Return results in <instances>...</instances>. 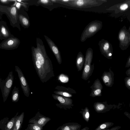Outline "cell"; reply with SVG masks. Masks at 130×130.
Instances as JSON below:
<instances>
[{"mask_svg": "<svg viewBox=\"0 0 130 130\" xmlns=\"http://www.w3.org/2000/svg\"><path fill=\"white\" fill-rule=\"evenodd\" d=\"M13 0H0V2L3 4H9L10 3L13 1Z\"/></svg>", "mask_w": 130, "mask_h": 130, "instance_id": "30", "label": "cell"}, {"mask_svg": "<svg viewBox=\"0 0 130 130\" xmlns=\"http://www.w3.org/2000/svg\"><path fill=\"white\" fill-rule=\"evenodd\" d=\"M43 127L35 124L29 123L25 130H42Z\"/></svg>", "mask_w": 130, "mask_h": 130, "instance_id": "24", "label": "cell"}, {"mask_svg": "<svg viewBox=\"0 0 130 130\" xmlns=\"http://www.w3.org/2000/svg\"><path fill=\"white\" fill-rule=\"evenodd\" d=\"M118 37L120 48L123 51L126 50L130 44V27L127 29L123 26L120 30Z\"/></svg>", "mask_w": 130, "mask_h": 130, "instance_id": "6", "label": "cell"}, {"mask_svg": "<svg viewBox=\"0 0 130 130\" xmlns=\"http://www.w3.org/2000/svg\"><path fill=\"white\" fill-rule=\"evenodd\" d=\"M24 112H22L19 116H17L12 130H20L23 122Z\"/></svg>", "mask_w": 130, "mask_h": 130, "instance_id": "20", "label": "cell"}, {"mask_svg": "<svg viewBox=\"0 0 130 130\" xmlns=\"http://www.w3.org/2000/svg\"><path fill=\"white\" fill-rule=\"evenodd\" d=\"M105 105L102 103H97L96 105V108L98 110H101L105 108Z\"/></svg>", "mask_w": 130, "mask_h": 130, "instance_id": "28", "label": "cell"}, {"mask_svg": "<svg viewBox=\"0 0 130 130\" xmlns=\"http://www.w3.org/2000/svg\"><path fill=\"white\" fill-rule=\"evenodd\" d=\"M51 2L50 0H40L38 2V3L41 4L43 5H48L51 3Z\"/></svg>", "mask_w": 130, "mask_h": 130, "instance_id": "29", "label": "cell"}, {"mask_svg": "<svg viewBox=\"0 0 130 130\" xmlns=\"http://www.w3.org/2000/svg\"><path fill=\"white\" fill-rule=\"evenodd\" d=\"M51 120L50 118L41 114L38 111L34 117L29 119L28 123L35 124L43 127Z\"/></svg>", "mask_w": 130, "mask_h": 130, "instance_id": "12", "label": "cell"}, {"mask_svg": "<svg viewBox=\"0 0 130 130\" xmlns=\"http://www.w3.org/2000/svg\"><path fill=\"white\" fill-rule=\"evenodd\" d=\"M55 89L56 90L54 92L55 94L68 98L72 97L73 94L76 93V91L73 89L63 86H58Z\"/></svg>", "mask_w": 130, "mask_h": 130, "instance_id": "14", "label": "cell"}, {"mask_svg": "<svg viewBox=\"0 0 130 130\" xmlns=\"http://www.w3.org/2000/svg\"><path fill=\"white\" fill-rule=\"evenodd\" d=\"M14 79L12 71L9 72L5 79L0 77V88L4 102L6 100L9 94L13 84Z\"/></svg>", "mask_w": 130, "mask_h": 130, "instance_id": "5", "label": "cell"}, {"mask_svg": "<svg viewBox=\"0 0 130 130\" xmlns=\"http://www.w3.org/2000/svg\"><path fill=\"white\" fill-rule=\"evenodd\" d=\"M89 113L88 112H87L85 115V117L86 118H89Z\"/></svg>", "mask_w": 130, "mask_h": 130, "instance_id": "35", "label": "cell"}, {"mask_svg": "<svg viewBox=\"0 0 130 130\" xmlns=\"http://www.w3.org/2000/svg\"><path fill=\"white\" fill-rule=\"evenodd\" d=\"M126 87L130 90V76L126 77L124 79Z\"/></svg>", "mask_w": 130, "mask_h": 130, "instance_id": "26", "label": "cell"}, {"mask_svg": "<svg viewBox=\"0 0 130 130\" xmlns=\"http://www.w3.org/2000/svg\"><path fill=\"white\" fill-rule=\"evenodd\" d=\"M12 118L8 123L5 130H12L17 117Z\"/></svg>", "mask_w": 130, "mask_h": 130, "instance_id": "25", "label": "cell"}, {"mask_svg": "<svg viewBox=\"0 0 130 130\" xmlns=\"http://www.w3.org/2000/svg\"><path fill=\"white\" fill-rule=\"evenodd\" d=\"M7 9L8 10V15L10 16L11 20L12 19L13 20L17 22L18 20V10L13 5L10 7H8Z\"/></svg>", "mask_w": 130, "mask_h": 130, "instance_id": "19", "label": "cell"}, {"mask_svg": "<svg viewBox=\"0 0 130 130\" xmlns=\"http://www.w3.org/2000/svg\"><path fill=\"white\" fill-rule=\"evenodd\" d=\"M52 95L54 99L59 102V103L56 104L58 108L65 110L72 108L73 101L70 98L55 94H53Z\"/></svg>", "mask_w": 130, "mask_h": 130, "instance_id": "8", "label": "cell"}, {"mask_svg": "<svg viewBox=\"0 0 130 130\" xmlns=\"http://www.w3.org/2000/svg\"><path fill=\"white\" fill-rule=\"evenodd\" d=\"M101 78L105 85L107 86L111 87L114 84V74L109 69V72H104L101 76Z\"/></svg>", "mask_w": 130, "mask_h": 130, "instance_id": "16", "label": "cell"}, {"mask_svg": "<svg viewBox=\"0 0 130 130\" xmlns=\"http://www.w3.org/2000/svg\"><path fill=\"white\" fill-rule=\"evenodd\" d=\"M20 43L19 39L14 36L4 40L0 43V49L10 50L17 48Z\"/></svg>", "mask_w": 130, "mask_h": 130, "instance_id": "9", "label": "cell"}, {"mask_svg": "<svg viewBox=\"0 0 130 130\" xmlns=\"http://www.w3.org/2000/svg\"><path fill=\"white\" fill-rule=\"evenodd\" d=\"M84 62V55L81 52H80L77 55L76 60V64L78 71H80L82 70Z\"/></svg>", "mask_w": 130, "mask_h": 130, "instance_id": "18", "label": "cell"}, {"mask_svg": "<svg viewBox=\"0 0 130 130\" xmlns=\"http://www.w3.org/2000/svg\"><path fill=\"white\" fill-rule=\"evenodd\" d=\"M18 19L22 26L25 28H28L30 25L28 19L23 15L18 14Z\"/></svg>", "mask_w": 130, "mask_h": 130, "instance_id": "22", "label": "cell"}, {"mask_svg": "<svg viewBox=\"0 0 130 130\" xmlns=\"http://www.w3.org/2000/svg\"><path fill=\"white\" fill-rule=\"evenodd\" d=\"M0 66H1V64H0Z\"/></svg>", "mask_w": 130, "mask_h": 130, "instance_id": "37", "label": "cell"}, {"mask_svg": "<svg viewBox=\"0 0 130 130\" xmlns=\"http://www.w3.org/2000/svg\"><path fill=\"white\" fill-rule=\"evenodd\" d=\"M70 0H57V2H61L65 3H67L69 2Z\"/></svg>", "mask_w": 130, "mask_h": 130, "instance_id": "32", "label": "cell"}, {"mask_svg": "<svg viewBox=\"0 0 130 130\" xmlns=\"http://www.w3.org/2000/svg\"><path fill=\"white\" fill-rule=\"evenodd\" d=\"M59 79L62 82L65 83L68 82L69 78L67 76H66L64 74H61L59 76Z\"/></svg>", "mask_w": 130, "mask_h": 130, "instance_id": "27", "label": "cell"}, {"mask_svg": "<svg viewBox=\"0 0 130 130\" xmlns=\"http://www.w3.org/2000/svg\"><path fill=\"white\" fill-rule=\"evenodd\" d=\"M100 50L102 54L108 59H111L113 54L112 45L108 40L101 39L98 43Z\"/></svg>", "mask_w": 130, "mask_h": 130, "instance_id": "7", "label": "cell"}, {"mask_svg": "<svg viewBox=\"0 0 130 130\" xmlns=\"http://www.w3.org/2000/svg\"><path fill=\"white\" fill-rule=\"evenodd\" d=\"M93 56L92 49L88 48L86 53L85 62L83 71L82 78L87 80L91 75L94 69V63L91 65Z\"/></svg>", "mask_w": 130, "mask_h": 130, "instance_id": "3", "label": "cell"}, {"mask_svg": "<svg viewBox=\"0 0 130 130\" xmlns=\"http://www.w3.org/2000/svg\"><path fill=\"white\" fill-rule=\"evenodd\" d=\"M15 71L18 74L21 87L24 95L28 97L30 94V88L28 82L22 71L17 66H15Z\"/></svg>", "mask_w": 130, "mask_h": 130, "instance_id": "10", "label": "cell"}, {"mask_svg": "<svg viewBox=\"0 0 130 130\" xmlns=\"http://www.w3.org/2000/svg\"><path fill=\"white\" fill-rule=\"evenodd\" d=\"M0 39L5 40L14 36L11 34L5 22L2 21L0 22Z\"/></svg>", "mask_w": 130, "mask_h": 130, "instance_id": "17", "label": "cell"}, {"mask_svg": "<svg viewBox=\"0 0 130 130\" xmlns=\"http://www.w3.org/2000/svg\"><path fill=\"white\" fill-rule=\"evenodd\" d=\"M130 8V0H127L123 2L115 5L106 9L108 11H114L116 14L126 12Z\"/></svg>", "mask_w": 130, "mask_h": 130, "instance_id": "11", "label": "cell"}, {"mask_svg": "<svg viewBox=\"0 0 130 130\" xmlns=\"http://www.w3.org/2000/svg\"><path fill=\"white\" fill-rule=\"evenodd\" d=\"M106 127V125L105 124H103L101 125L100 126V128L102 129L105 128Z\"/></svg>", "mask_w": 130, "mask_h": 130, "instance_id": "34", "label": "cell"}, {"mask_svg": "<svg viewBox=\"0 0 130 130\" xmlns=\"http://www.w3.org/2000/svg\"><path fill=\"white\" fill-rule=\"evenodd\" d=\"M37 46H32L31 55L34 67L40 80L46 83L54 77L52 62L47 55L42 40L36 39Z\"/></svg>", "mask_w": 130, "mask_h": 130, "instance_id": "1", "label": "cell"}, {"mask_svg": "<svg viewBox=\"0 0 130 130\" xmlns=\"http://www.w3.org/2000/svg\"><path fill=\"white\" fill-rule=\"evenodd\" d=\"M130 66V56H129L127 59L125 67L128 68Z\"/></svg>", "mask_w": 130, "mask_h": 130, "instance_id": "31", "label": "cell"}, {"mask_svg": "<svg viewBox=\"0 0 130 130\" xmlns=\"http://www.w3.org/2000/svg\"><path fill=\"white\" fill-rule=\"evenodd\" d=\"M107 1L105 0H70L66 4L73 7L85 8L98 6Z\"/></svg>", "mask_w": 130, "mask_h": 130, "instance_id": "4", "label": "cell"}, {"mask_svg": "<svg viewBox=\"0 0 130 130\" xmlns=\"http://www.w3.org/2000/svg\"><path fill=\"white\" fill-rule=\"evenodd\" d=\"M44 37L51 50L54 55L58 63L60 64L62 62L60 52L58 48L53 41L46 35Z\"/></svg>", "mask_w": 130, "mask_h": 130, "instance_id": "13", "label": "cell"}, {"mask_svg": "<svg viewBox=\"0 0 130 130\" xmlns=\"http://www.w3.org/2000/svg\"><path fill=\"white\" fill-rule=\"evenodd\" d=\"M126 73L127 76H130V68H129L126 71Z\"/></svg>", "mask_w": 130, "mask_h": 130, "instance_id": "33", "label": "cell"}, {"mask_svg": "<svg viewBox=\"0 0 130 130\" xmlns=\"http://www.w3.org/2000/svg\"><path fill=\"white\" fill-rule=\"evenodd\" d=\"M103 26L101 21L95 20L89 23L83 30L80 37V41L83 42L94 35L101 30Z\"/></svg>", "mask_w": 130, "mask_h": 130, "instance_id": "2", "label": "cell"}, {"mask_svg": "<svg viewBox=\"0 0 130 130\" xmlns=\"http://www.w3.org/2000/svg\"><path fill=\"white\" fill-rule=\"evenodd\" d=\"M91 89L90 96L93 97L100 96L102 95V90L103 88L102 85L98 79H97L90 87Z\"/></svg>", "mask_w": 130, "mask_h": 130, "instance_id": "15", "label": "cell"}, {"mask_svg": "<svg viewBox=\"0 0 130 130\" xmlns=\"http://www.w3.org/2000/svg\"><path fill=\"white\" fill-rule=\"evenodd\" d=\"M76 125L71 123H68L63 124L57 129L56 130H76Z\"/></svg>", "mask_w": 130, "mask_h": 130, "instance_id": "21", "label": "cell"}, {"mask_svg": "<svg viewBox=\"0 0 130 130\" xmlns=\"http://www.w3.org/2000/svg\"><path fill=\"white\" fill-rule=\"evenodd\" d=\"M51 2H57V0H51Z\"/></svg>", "mask_w": 130, "mask_h": 130, "instance_id": "36", "label": "cell"}, {"mask_svg": "<svg viewBox=\"0 0 130 130\" xmlns=\"http://www.w3.org/2000/svg\"><path fill=\"white\" fill-rule=\"evenodd\" d=\"M19 90L18 88L15 86L12 92L11 95V100L13 102H17L19 99L20 95Z\"/></svg>", "mask_w": 130, "mask_h": 130, "instance_id": "23", "label": "cell"}, {"mask_svg": "<svg viewBox=\"0 0 130 130\" xmlns=\"http://www.w3.org/2000/svg\"><path fill=\"white\" fill-rule=\"evenodd\" d=\"M0 27H1V26H0Z\"/></svg>", "mask_w": 130, "mask_h": 130, "instance_id": "38", "label": "cell"}]
</instances>
